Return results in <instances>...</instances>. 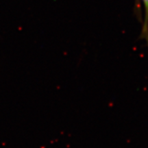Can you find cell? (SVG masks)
Returning <instances> with one entry per match:
<instances>
[{
  "label": "cell",
  "mask_w": 148,
  "mask_h": 148,
  "mask_svg": "<svg viewBox=\"0 0 148 148\" xmlns=\"http://www.w3.org/2000/svg\"><path fill=\"white\" fill-rule=\"evenodd\" d=\"M143 2L145 8V16L140 38L145 40L148 45V0H143Z\"/></svg>",
  "instance_id": "1"
}]
</instances>
